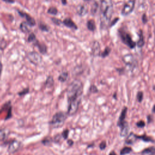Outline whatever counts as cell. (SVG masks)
I'll list each match as a JSON object with an SVG mask.
<instances>
[{
    "instance_id": "obj_1",
    "label": "cell",
    "mask_w": 155,
    "mask_h": 155,
    "mask_svg": "<svg viewBox=\"0 0 155 155\" xmlns=\"http://www.w3.org/2000/svg\"><path fill=\"white\" fill-rule=\"evenodd\" d=\"M113 11L111 0H101V25L106 27L112 16Z\"/></svg>"
},
{
    "instance_id": "obj_2",
    "label": "cell",
    "mask_w": 155,
    "mask_h": 155,
    "mask_svg": "<svg viewBox=\"0 0 155 155\" xmlns=\"http://www.w3.org/2000/svg\"><path fill=\"white\" fill-rule=\"evenodd\" d=\"M83 91V84L79 80H74L68 85L67 90L68 101L71 99H81Z\"/></svg>"
},
{
    "instance_id": "obj_3",
    "label": "cell",
    "mask_w": 155,
    "mask_h": 155,
    "mask_svg": "<svg viewBox=\"0 0 155 155\" xmlns=\"http://www.w3.org/2000/svg\"><path fill=\"white\" fill-rule=\"evenodd\" d=\"M66 118H67V114H65L62 111L58 112L53 115L50 122V124L53 127H54V128L62 127L64 125L66 120Z\"/></svg>"
},
{
    "instance_id": "obj_4",
    "label": "cell",
    "mask_w": 155,
    "mask_h": 155,
    "mask_svg": "<svg viewBox=\"0 0 155 155\" xmlns=\"http://www.w3.org/2000/svg\"><path fill=\"white\" fill-rule=\"evenodd\" d=\"M81 99H71L68 101V106L67 110V114L68 115L74 114L79 108Z\"/></svg>"
},
{
    "instance_id": "obj_5",
    "label": "cell",
    "mask_w": 155,
    "mask_h": 155,
    "mask_svg": "<svg viewBox=\"0 0 155 155\" xmlns=\"http://www.w3.org/2000/svg\"><path fill=\"white\" fill-rule=\"evenodd\" d=\"M136 0H124V6L122 10L123 15H128L134 9Z\"/></svg>"
},
{
    "instance_id": "obj_6",
    "label": "cell",
    "mask_w": 155,
    "mask_h": 155,
    "mask_svg": "<svg viewBox=\"0 0 155 155\" xmlns=\"http://www.w3.org/2000/svg\"><path fill=\"white\" fill-rule=\"evenodd\" d=\"M27 58L30 62L35 65H38L42 61L41 56L36 51L29 52L27 54Z\"/></svg>"
},
{
    "instance_id": "obj_7",
    "label": "cell",
    "mask_w": 155,
    "mask_h": 155,
    "mask_svg": "<svg viewBox=\"0 0 155 155\" xmlns=\"http://www.w3.org/2000/svg\"><path fill=\"white\" fill-rule=\"evenodd\" d=\"M21 147V142L18 140H13L11 143H10L8 147V152L9 153H15L17 151L19 150Z\"/></svg>"
},
{
    "instance_id": "obj_8",
    "label": "cell",
    "mask_w": 155,
    "mask_h": 155,
    "mask_svg": "<svg viewBox=\"0 0 155 155\" xmlns=\"http://www.w3.org/2000/svg\"><path fill=\"white\" fill-rule=\"evenodd\" d=\"M121 36H122V39L124 42L125 44H127L129 47L133 48L135 47L136 43L131 39V38L130 37V36L128 34H127L126 33H122Z\"/></svg>"
},
{
    "instance_id": "obj_9",
    "label": "cell",
    "mask_w": 155,
    "mask_h": 155,
    "mask_svg": "<svg viewBox=\"0 0 155 155\" xmlns=\"http://www.w3.org/2000/svg\"><path fill=\"white\" fill-rule=\"evenodd\" d=\"M18 13L19 14V15L23 18H24L26 20V22L27 23V24L30 26H35L36 25V21L35 20V19L31 17V16H30L28 14L24 13L23 12H21V11H18Z\"/></svg>"
},
{
    "instance_id": "obj_10",
    "label": "cell",
    "mask_w": 155,
    "mask_h": 155,
    "mask_svg": "<svg viewBox=\"0 0 155 155\" xmlns=\"http://www.w3.org/2000/svg\"><path fill=\"white\" fill-rule=\"evenodd\" d=\"M76 13L80 16H83L88 12V7L86 4H79L76 8Z\"/></svg>"
},
{
    "instance_id": "obj_11",
    "label": "cell",
    "mask_w": 155,
    "mask_h": 155,
    "mask_svg": "<svg viewBox=\"0 0 155 155\" xmlns=\"http://www.w3.org/2000/svg\"><path fill=\"white\" fill-rule=\"evenodd\" d=\"M62 23L64 25H65L66 27L74 29V30H77L78 29V27L76 25V24L70 19V18H65L64 19V20L62 21Z\"/></svg>"
},
{
    "instance_id": "obj_12",
    "label": "cell",
    "mask_w": 155,
    "mask_h": 155,
    "mask_svg": "<svg viewBox=\"0 0 155 155\" xmlns=\"http://www.w3.org/2000/svg\"><path fill=\"white\" fill-rule=\"evenodd\" d=\"M127 107H125L121 113H120V117L119 118V120H118V122H117V124L118 125H119L120 127H121L125 122V118L126 117V114H127Z\"/></svg>"
},
{
    "instance_id": "obj_13",
    "label": "cell",
    "mask_w": 155,
    "mask_h": 155,
    "mask_svg": "<svg viewBox=\"0 0 155 155\" xmlns=\"http://www.w3.org/2000/svg\"><path fill=\"white\" fill-rule=\"evenodd\" d=\"M35 44L38 47V48L41 53L45 54V53L47 52V47L45 46V44L39 43L37 40L35 41Z\"/></svg>"
},
{
    "instance_id": "obj_14",
    "label": "cell",
    "mask_w": 155,
    "mask_h": 155,
    "mask_svg": "<svg viewBox=\"0 0 155 155\" xmlns=\"http://www.w3.org/2000/svg\"><path fill=\"white\" fill-rule=\"evenodd\" d=\"M155 154V148L154 147H149L142 152V155H154Z\"/></svg>"
},
{
    "instance_id": "obj_15",
    "label": "cell",
    "mask_w": 155,
    "mask_h": 155,
    "mask_svg": "<svg viewBox=\"0 0 155 155\" xmlns=\"http://www.w3.org/2000/svg\"><path fill=\"white\" fill-rule=\"evenodd\" d=\"M92 52L93 54L94 55H98L99 54V52H100V47H99V44L97 42H95L93 45V48H92Z\"/></svg>"
},
{
    "instance_id": "obj_16",
    "label": "cell",
    "mask_w": 155,
    "mask_h": 155,
    "mask_svg": "<svg viewBox=\"0 0 155 155\" xmlns=\"http://www.w3.org/2000/svg\"><path fill=\"white\" fill-rule=\"evenodd\" d=\"M54 85V79L51 76H48L47 79L46 81L45 82V86L47 88H51Z\"/></svg>"
},
{
    "instance_id": "obj_17",
    "label": "cell",
    "mask_w": 155,
    "mask_h": 155,
    "mask_svg": "<svg viewBox=\"0 0 155 155\" xmlns=\"http://www.w3.org/2000/svg\"><path fill=\"white\" fill-rule=\"evenodd\" d=\"M28 24L26 22H22L20 24V30H21V31H22L23 33H28L29 32V28L28 27Z\"/></svg>"
},
{
    "instance_id": "obj_18",
    "label": "cell",
    "mask_w": 155,
    "mask_h": 155,
    "mask_svg": "<svg viewBox=\"0 0 155 155\" xmlns=\"http://www.w3.org/2000/svg\"><path fill=\"white\" fill-rule=\"evenodd\" d=\"M137 138V136L134 135L133 133H131L127 138L125 142L127 143L130 144V143H133L136 139Z\"/></svg>"
},
{
    "instance_id": "obj_19",
    "label": "cell",
    "mask_w": 155,
    "mask_h": 155,
    "mask_svg": "<svg viewBox=\"0 0 155 155\" xmlns=\"http://www.w3.org/2000/svg\"><path fill=\"white\" fill-rule=\"evenodd\" d=\"M9 134V131L7 129H3L0 130V140H4Z\"/></svg>"
},
{
    "instance_id": "obj_20",
    "label": "cell",
    "mask_w": 155,
    "mask_h": 155,
    "mask_svg": "<svg viewBox=\"0 0 155 155\" xmlns=\"http://www.w3.org/2000/svg\"><path fill=\"white\" fill-rule=\"evenodd\" d=\"M87 28L90 31H94L96 28L95 22L93 19H90L87 22Z\"/></svg>"
},
{
    "instance_id": "obj_21",
    "label": "cell",
    "mask_w": 155,
    "mask_h": 155,
    "mask_svg": "<svg viewBox=\"0 0 155 155\" xmlns=\"http://www.w3.org/2000/svg\"><path fill=\"white\" fill-rule=\"evenodd\" d=\"M67 78H68V73L67 71H64L59 75L58 79L59 81L63 82L67 80Z\"/></svg>"
},
{
    "instance_id": "obj_22",
    "label": "cell",
    "mask_w": 155,
    "mask_h": 155,
    "mask_svg": "<svg viewBox=\"0 0 155 155\" xmlns=\"http://www.w3.org/2000/svg\"><path fill=\"white\" fill-rule=\"evenodd\" d=\"M39 28L42 31H48L49 30V27L48 26L42 22H40L39 24Z\"/></svg>"
},
{
    "instance_id": "obj_23",
    "label": "cell",
    "mask_w": 155,
    "mask_h": 155,
    "mask_svg": "<svg viewBox=\"0 0 155 155\" xmlns=\"http://www.w3.org/2000/svg\"><path fill=\"white\" fill-rule=\"evenodd\" d=\"M132 151V149L130 147H124L121 150H120V155H125L126 154L130 153Z\"/></svg>"
},
{
    "instance_id": "obj_24",
    "label": "cell",
    "mask_w": 155,
    "mask_h": 155,
    "mask_svg": "<svg viewBox=\"0 0 155 155\" xmlns=\"http://www.w3.org/2000/svg\"><path fill=\"white\" fill-rule=\"evenodd\" d=\"M48 13L51 14V15H56L58 13V10L56 7H51L48 8V11H47Z\"/></svg>"
},
{
    "instance_id": "obj_25",
    "label": "cell",
    "mask_w": 155,
    "mask_h": 155,
    "mask_svg": "<svg viewBox=\"0 0 155 155\" xmlns=\"http://www.w3.org/2000/svg\"><path fill=\"white\" fill-rule=\"evenodd\" d=\"M143 44H144V40H143L142 33L140 31V33L139 34V39L137 42V45L139 47H142L143 45Z\"/></svg>"
},
{
    "instance_id": "obj_26",
    "label": "cell",
    "mask_w": 155,
    "mask_h": 155,
    "mask_svg": "<svg viewBox=\"0 0 155 155\" xmlns=\"http://www.w3.org/2000/svg\"><path fill=\"white\" fill-rule=\"evenodd\" d=\"M36 41V36L33 33H30L28 36V38H27V41L28 42H34Z\"/></svg>"
},
{
    "instance_id": "obj_27",
    "label": "cell",
    "mask_w": 155,
    "mask_h": 155,
    "mask_svg": "<svg viewBox=\"0 0 155 155\" xmlns=\"http://www.w3.org/2000/svg\"><path fill=\"white\" fill-rule=\"evenodd\" d=\"M7 45V43L5 40L2 39L0 41V50H4L6 48Z\"/></svg>"
},
{
    "instance_id": "obj_28",
    "label": "cell",
    "mask_w": 155,
    "mask_h": 155,
    "mask_svg": "<svg viewBox=\"0 0 155 155\" xmlns=\"http://www.w3.org/2000/svg\"><path fill=\"white\" fill-rule=\"evenodd\" d=\"M137 138L140 139H142V140H144V141H146V142L151 141V137H148V136H146V135H143V136H137Z\"/></svg>"
},
{
    "instance_id": "obj_29",
    "label": "cell",
    "mask_w": 155,
    "mask_h": 155,
    "mask_svg": "<svg viewBox=\"0 0 155 155\" xmlns=\"http://www.w3.org/2000/svg\"><path fill=\"white\" fill-rule=\"evenodd\" d=\"M110 50H110V48L107 47V48L105 49V50L101 53V56L103 57V58H104V57L108 56V54H109L110 52Z\"/></svg>"
},
{
    "instance_id": "obj_30",
    "label": "cell",
    "mask_w": 155,
    "mask_h": 155,
    "mask_svg": "<svg viewBox=\"0 0 155 155\" xmlns=\"http://www.w3.org/2000/svg\"><path fill=\"white\" fill-rule=\"evenodd\" d=\"M52 22L56 25H60L61 24V23L62 22L59 19H58V18H51Z\"/></svg>"
},
{
    "instance_id": "obj_31",
    "label": "cell",
    "mask_w": 155,
    "mask_h": 155,
    "mask_svg": "<svg viewBox=\"0 0 155 155\" xmlns=\"http://www.w3.org/2000/svg\"><path fill=\"white\" fill-rule=\"evenodd\" d=\"M97 3H94L92 5V7H91V12L92 14H95L96 11H97Z\"/></svg>"
},
{
    "instance_id": "obj_32",
    "label": "cell",
    "mask_w": 155,
    "mask_h": 155,
    "mask_svg": "<svg viewBox=\"0 0 155 155\" xmlns=\"http://www.w3.org/2000/svg\"><path fill=\"white\" fill-rule=\"evenodd\" d=\"M51 139H50V138H45L42 141V143L45 145H50L51 143Z\"/></svg>"
},
{
    "instance_id": "obj_33",
    "label": "cell",
    "mask_w": 155,
    "mask_h": 155,
    "mask_svg": "<svg viewBox=\"0 0 155 155\" xmlns=\"http://www.w3.org/2000/svg\"><path fill=\"white\" fill-rule=\"evenodd\" d=\"M137 99L139 102H141L143 99V93L142 91H139L137 94Z\"/></svg>"
},
{
    "instance_id": "obj_34",
    "label": "cell",
    "mask_w": 155,
    "mask_h": 155,
    "mask_svg": "<svg viewBox=\"0 0 155 155\" xmlns=\"http://www.w3.org/2000/svg\"><path fill=\"white\" fill-rule=\"evenodd\" d=\"M61 137H62V135L61 134L56 135L53 138V141L55 142H59L61 139Z\"/></svg>"
},
{
    "instance_id": "obj_35",
    "label": "cell",
    "mask_w": 155,
    "mask_h": 155,
    "mask_svg": "<svg viewBox=\"0 0 155 155\" xmlns=\"http://www.w3.org/2000/svg\"><path fill=\"white\" fill-rule=\"evenodd\" d=\"M68 130H64L62 133V136L64 137V139H66L68 137Z\"/></svg>"
},
{
    "instance_id": "obj_36",
    "label": "cell",
    "mask_w": 155,
    "mask_h": 155,
    "mask_svg": "<svg viewBox=\"0 0 155 155\" xmlns=\"http://www.w3.org/2000/svg\"><path fill=\"white\" fill-rule=\"evenodd\" d=\"M136 125H137V126L138 127L142 128V127H143L145 126V122H144L143 120H140V121H139V122H137Z\"/></svg>"
},
{
    "instance_id": "obj_37",
    "label": "cell",
    "mask_w": 155,
    "mask_h": 155,
    "mask_svg": "<svg viewBox=\"0 0 155 155\" xmlns=\"http://www.w3.org/2000/svg\"><path fill=\"white\" fill-rule=\"evenodd\" d=\"M28 92V88H25V89L23 90L22 91L19 92V93H18V94H19V96H23V95L26 94Z\"/></svg>"
},
{
    "instance_id": "obj_38",
    "label": "cell",
    "mask_w": 155,
    "mask_h": 155,
    "mask_svg": "<svg viewBox=\"0 0 155 155\" xmlns=\"http://www.w3.org/2000/svg\"><path fill=\"white\" fill-rule=\"evenodd\" d=\"M90 91L91 93H96V92L97 91V88H96L94 85H91V87H90Z\"/></svg>"
},
{
    "instance_id": "obj_39",
    "label": "cell",
    "mask_w": 155,
    "mask_h": 155,
    "mask_svg": "<svg viewBox=\"0 0 155 155\" xmlns=\"http://www.w3.org/2000/svg\"><path fill=\"white\" fill-rule=\"evenodd\" d=\"M99 147H100V148H101V150L105 149V148L106 147V143H105V141L102 142L101 143L100 145H99Z\"/></svg>"
},
{
    "instance_id": "obj_40",
    "label": "cell",
    "mask_w": 155,
    "mask_h": 155,
    "mask_svg": "<svg viewBox=\"0 0 155 155\" xmlns=\"http://www.w3.org/2000/svg\"><path fill=\"white\" fill-rule=\"evenodd\" d=\"M2 1L7 3H13L15 2L14 0H2Z\"/></svg>"
},
{
    "instance_id": "obj_41",
    "label": "cell",
    "mask_w": 155,
    "mask_h": 155,
    "mask_svg": "<svg viewBox=\"0 0 155 155\" xmlns=\"http://www.w3.org/2000/svg\"><path fill=\"white\" fill-rule=\"evenodd\" d=\"M68 145H69L70 146H71V145L73 144V141L71 140H69L68 141Z\"/></svg>"
},
{
    "instance_id": "obj_42",
    "label": "cell",
    "mask_w": 155,
    "mask_h": 155,
    "mask_svg": "<svg viewBox=\"0 0 155 155\" xmlns=\"http://www.w3.org/2000/svg\"><path fill=\"white\" fill-rule=\"evenodd\" d=\"M2 70V63L0 62V76H1V74Z\"/></svg>"
},
{
    "instance_id": "obj_43",
    "label": "cell",
    "mask_w": 155,
    "mask_h": 155,
    "mask_svg": "<svg viewBox=\"0 0 155 155\" xmlns=\"http://www.w3.org/2000/svg\"><path fill=\"white\" fill-rule=\"evenodd\" d=\"M61 2L63 5H66L67 4V0H61Z\"/></svg>"
},
{
    "instance_id": "obj_44",
    "label": "cell",
    "mask_w": 155,
    "mask_h": 155,
    "mask_svg": "<svg viewBox=\"0 0 155 155\" xmlns=\"http://www.w3.org/2000/svg\"><path fill=\"white\" fill-rule=\"evenodd\" d=\"M109 155H116V154L114 153V151H111V152H110V154H109Z\"/></svg>"
},
{
    "instance_id": "obj_45",
    "label": "cell",
    "mask_w": 155,
    "mask_h": 155,
    "mask_svg": "<svg viewBox=\"0 0 155 155\" xmlns=\"http://www.w3.org/2000/svg\"><path fill=\"white\" fill-rule=\"evenodd\" d=\"M153 111L154 113H155V105H154V107H153Z\"/></svg>"
},
{
    "instance_id": "obj_46",
    "label": "cell",
    "mask_w": 155,
    "mask_h": 155,
    "mask_svg": "<svg viewBox=\"0 0 155 155\" xmlns=\"http://www.w3.org/2000/svg\"><path fill=\"white\" fill-rule=\"evenodd\" d=\"M84 1H90V0H84Z\"/></svg>"
}]
</instances>
